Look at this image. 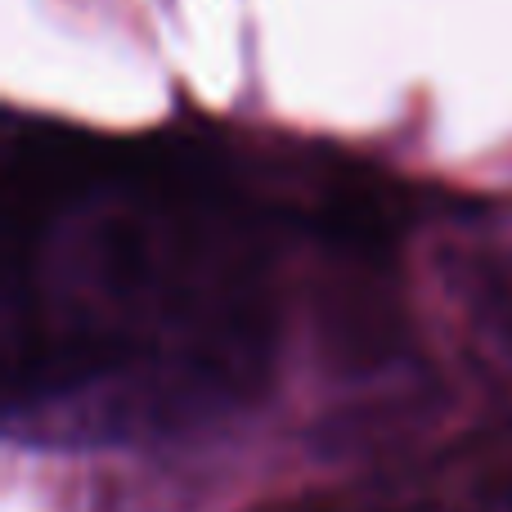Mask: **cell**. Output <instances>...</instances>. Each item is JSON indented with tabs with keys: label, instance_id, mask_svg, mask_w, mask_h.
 I'll list each match as a JSON object with an SVG mask.
<instances>
[{
	"label": "cell",
	"instance_id": "1",
	"mask_svg": "<svg viewBox=\"0 0 512 512\" xmlns=\"http://www.w3.org/2000/svg\"><path fill=\"white\" fill-rule=\"evenodd\" d=\"M9 396L158 369L167 396H248L270 360L265 216L221 176L77 135H9Z\"/></svg>",
	"mask_w": 512,
	"mask_h": 512
}]
</instances>
